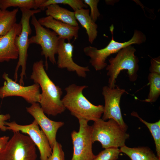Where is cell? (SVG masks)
Masks as SVG:
<instances>
[{
  "instance_id": "obj_30",
  "label": "cell",
  "mask_w": 160,
  "mask_h": 160,
  "mask_svg": "<svg viewBox=\"0 0 160 160\" xmlns=\"http://www.w3.org/2000/svg\"><path fill=\"white\" fill-rule=\"evenodd\" d=\"M9 137L4 136L0 137V153H1L5 148L9 140Z\"/></svg>"
},
{
  "instance_id": "obj_20",
  "label": "cell",
  "mask_w": 160,
  "mask_h": 160,
  "mask_svg": "<svg viewBox=\"0 0 160 160\" xmlns=\"http://www.w3.org/2000/svg\"><path fill=\"white\" fill-rule=\"evenodd\" d=\"M44 0H0V9L6 10L9 7L34 10L39 9Z\"/></svg>"
},
{
  "instance_id": "obj_11",
  "label": "cell",
  "mask_w": 160,
  "mask_h": 160,
  "mask_svg": "<svg viewBox=\"0 0 160 160\" xmlns=\"http://www.w3.org/2000/svg\"><path fill=\"white\" fill-rule=\"evenodd\" d=\"M125 92V89L117 85L113 88L107 86L103 87L102 94L105 103L102 119L104 121L110 119H114L126 131L128 126L124 121L120 106L121 97Z\"/></svg>"
},
{
  "instance_id": "obj_26",
  "label": "cell",
  "mask_w": 160,
  "mask_h": 160,
  "mask_svg": "<svg viewBox=\"0 0 160 160\" xmlns=\"http://www.w3.org/2000/svg\"><path fill=\"white\" fill-rule=\"evenodd\" d=\"M47 160H65V155L61 145L56 141L52 148L51 155Z\"/></svg>"
},
{
  "instance_id": "obj_7",
  "label": "cell",
  "mask_w": 160,
  "mask_h": 160,
  "mask_svg": "<svg viewBox=\"0 0 160 160\" xmlns=\"http://www.w3.org/2000/svg\"><path fill=\"white\" fill-rule=\"evenodd\" d=\"M22 13L20 23L22 25V30L19 35L15 39L16 44L19 50L18 60L15 67L14 78V81H17L18 71L20 67L22 68L20 78L19 81L20 85L24 86L23 78L26 76V62L27 59L28 49L30 44L28 42L29 36L32 33L30 25V20L32 16L40 13L41 11L37 10L20 9Z\"/></svg>"
},
{
  "instance_id": "obj_4",
  "label": "cell",
  "mask_w": 160,
  "mask_h": 160,
  "mask_svg": "<svg viewBox=\"0 0 160 160\" xmlns=\"http://www.w3.org/2000/svg\"><path fill=\"white\" fill-rule=\"evenodd\" d=\"M113 27H110L112 39L105 48L98 49L94 47H85L83 51L85 55L90 57L89 62L96 71H100L107 65L105 62L107 58L111 55L118 52L122 49L133 44H140L146 40L145 35L141 31L135 30L132 38L128 41L119 42L116 41L113 36Z\"/></svg>"
},
{
  "instance_id": "obj_15",
  "label": "cell",
  "mask_w": 160,
  "mask_h": 160,
  "mask_svg": "<svg viewBox=\"0 0 160 160\" xmlns=\"http://www.w3.org/2000/svg\"><path fill=\"white\" fill-rule=\"evenodd\" d=\"M22 30L21 23H16L5 35L0 36V63L8 62L19 57L15 39Z\"/></svg>"
},
{
  "instance_id": "obj_18",
  "label": "cell",
  "mask_w": 160,
  "mask_h": 160,
  "mask_svg": "<svg viewBox=\"0 0 160 160\" xmlns=\"http://www.w3.org/2000/svg\"><path fill=\"white\" fill-rule=\"evenodd\" d=\"M45 13L47 16H50L55 20L70 25L79 26L74 12L60 7L58 4H52L47 7Z\"/></svg>"
},
{
  "instance_id": "obj_3",
  "label": "cell",
  "mask_w": 160,
  "mask_h": 160,
  "mask_svg": "<svg viewBox=\"0 0 160 160\" xmlns=\"http://www.w3.org/2000/svg\"><path fill=\"white\" fill-rule=\"evenodd\" d=\"M135 49L131 45H129L119 50L115 57L109 60L110 64L107 65L106 69L107 75L109 77L108 86L110 88H113L116 86V79L123 70H127L130 81L134 82L136 80L139 60L135 55Z\"/></svg>"
},
{
  "instance_id": "obj_22",
  "label": "cell",
  "mask_w": 160,
  "mask_h": 160,
  "mask_svg": "<svg viewBox=\"0 0 160 160\" xmlns=\"http://www.w3.org/2000/svg\"><path fill=\"white\" fill-rule=\"evenodd\" d=\"M148 79L150 86L149 93L144 101L153 103L156 101L160 95V74L150 72Z\"/></svg>"
},
{
  "instance_id": "obj_2",
  "label": "cell",
  "mask_w": 160,
  "mask_h": 160,
  "mask_svg": "<svg viewBox=\"0 0 160 160\" xmlns=\"http://www.w3.org/2000/svg\"><path fill=\"white\" fill-rule=\"evenodd\" d=\"M88 86L72 84L66 87V94L62 99L65 109L78 120L95 121L103 114L104 106L95 105L92 103L84 95L83 92Z\"/></svg>"
},
{
  "instance_id": "obj_9",
  "label": "cell",
  "mask_w": 160,
  "mask_h": 160,
  "mask_svg": "<svg viewBox=\"0 0 160 160\" xmlns=\"http://www.w3.org/2000/svg\"><path fill=\"white\" fill-rule=\"evenodd\" d=\"M79 121V131L73 130L71 133L73 148L71 160H93L95 155L92 150V127L86 120L80 119Z\"/></svg>"
},
{
  "instance_id": "obj_24",
  "label": "cell",
  "mask_w": 160,
  "mask_h": 160,
  "mask_svg": "<svg viewBox=\"0 0 160 160\" xmlns=\"http://www.w3.org/2000/svg\"><path fill=\"white\" fill-rule=\"evenodd\" d=\"M62 4L69 6L75 12L82 8H87L88 6L81 0H44L40 5L39 9L44 10L48 6L52 4Z\"/></svg>"
},
{
  "instance_id": "obj_1",
  "label": "cell",
  "mask_w": 160,
  "mask_h": 160,
  "mask_svg": "<svg viewBox=\"0 0 160 160\" xmlns=\"http://www.w3.org/2000/svg\"><path fill=\"white\" fill-rule=\"evenodd\" d=\"M30 79L41 88L42 93L39 103L45 113L55 116L65 111L66 109L61 99L63 94L62 89L48 76L42 60L33 63Z\"/></svg>"
},
{
  "instance_id": "obj_23",
  "label": "cell",
  "mask_w": 160,
  "mask_h": 160,
  "mask_svg": "<svg viewBox=\"0 0 160 160\" xmlns=\"http://www.w3.org/2000/svg\"><path fill=\"white\" fill-rule=\"evenodd\" d=\"M131 115L138 118L140 121L148 128L153 138L156 146V155L160 158V120L153 123L148 122L140 117L135 112H133Z\"/></svg>"
},
{
  "instance_id": "obj_6",
  "label": "cell",
  "mask_w": 160,
  "mask_h": 160,
  "mask_svg": "<svg viewBox=\"0 0 160 160\" xmlns=\"http://www.w3.org/2000/svg\"><path fill=\"white\" fill-rule=\"evenodd\" d=\"M13 132L0 153V160H36V145L30 137L19 132Z\"/></svg>"
},
{
  "instance_id": "obj_28",
  "label": "cell",
  "mask_w": 160,
  "mask_h": 160,
  "mask_svg": "<svg viewBox=\"0 0 160 160\" xmlns=\"http://www.w3.org/2000/svg\"><path fill=\"white\" fill-rule=\"evenodd\" d=\"M151 65L149 68L150 72L160 74V57L152 58L151 60Z\"/></svg>"
},
{
  "instance_id": "obj_14",
  "label": "cell",
  "mask_w": 160,
  "mask_h": 160,
  "mask_svg": "<svg viewBox=\"0 0 160 160\" xmlns=\"http://www.w3.org/2000/svg\"><path fill=\"white\" fill-rule=\"evenodd\" d=\"M73 46L69 42L60 39L57 49V67L60 68H66L69 71L75 72L79 77L85 78L86 73L89 71L88 66L83 67L77 64L73 59Z\"/></svg>"
},
{
  "instance_id": "obj_21",
  "label": "cell",
  "mask_w": 160,
  "mask_h": 160,
  "mask_svg": "<svg viewBox=\"0 0 160 160\" xmlns=\"http://www.w3.org/2000/svg\"><path fill=\"white\" fill-rule=\"evenodd\" d=\"M18 11V8L12 11L0 9V36L7 33L16 23Z\"/></svg>"
},
{
  "instance_id": "obj_19",
  "label": "cell",
  "mask_w": 160,
  "mask_h": 160,
  "mask_svg": "<svg viewBox=\"0 0 160 160\" xmlns=\"http://www.w3.org/2000/svg\"><path fill=\"white\" fill-rule=\"evenodd\" d=\"M120 149L121 152L127 155L131 160H160V158L147 146L130 148L125 145Z\"/></svg>"
},
{
  "instance_id": "obj_10",
  "label": "cell",
  "mask_w": 160,
  "mask_h": 160,
  "mask_svg": "<svg viewBox=\"0 0 160 160\" xmlns=\"http://www.w3.org/2000/svg\"><path fill=\"white\" fill-rule=\"evenodd\" d=\"M7 130L19 132L28 135L36 146L40 154V160H47L51 155L52 149L48 139L43 131L40 129L35 120L30 124H19L15 122H5Z\"/></svg>"
},
{
  "instance_id": "obj_12",
  "label": "cell",
  "mask_w": 160,
  "mask_h": 160,
  "mask_svg": "<svg viewBox=\"0 0 160 160\" xmlns=\"http://www.w3.org/2000/svg\"><path fill=\"white\" fill-rule=\"evenodd\" d=\"M2 77L5 80L4 85L0 87V98L16 96L23 97L31 104L39 103L41 98L40 86L37 83L27 86H24L9 78L4 73Z\"/></svg>"
},
{
  "instance_id": "obj_25",
  "label": "cell",
  "mask_w": 160,
  "mask_h": 160,
  "mask_svg": "<svg viewBox=\"0 0 160 160\" xmlns=\"http://www.w3.org/2000/svg\"><path fill=\"white\" fill-rule=\"evenodd\" d=\"M121 152L118 148H105L95 156L93 160H117Z\"/></svg>"
},
{
  "instance_id": "obj_27",
  "label": "cell",
  "mask_w": 160,
  "mask_h": 160,
  "mask_svg": "<svg viewBox=\"0 0 160 160\" xmlns=\"http://www.w3.org/2000/svg\"><path fill=\"white\" fill-rule=\"evenodd\" d=\"M83 1L84 4L90 7L91 10L90 16L92 20L95 23L98 17L100 15L97 8V5L99 0H84Z\"/></svg>"
},
{
  "instance_id": "obj_17",
  "label": "cell",
  "mask_w": 160,
  "mask_h": 160,
  "mask_svg": "<svg viewBox=\"0 0 160 160\" xmlns=\"http://www.w3.org/2000/svg\"><path fill=\"white\" fill-rule=\"evenodd\" d=\"M74 12L76 20L86 30L88 41L92 44L97 36V25L92 20L89 14V10L82 8Z\"/></svg>"
},
{
  "instance_id": "obj_16",
  "label": "cell",
  "mask_w": 160,
  "mask_h": 160,
  "mask_svg": "<svg viewBox=\"0 0 160 160\" xmlns=\"http://www.w3.org/2000/svg\"><path fill=\"white\" fill-rule=\"evenodd\" d=\"M39 23L43 26L53 30L60 39H66L68 42L74 38L76 39L78 37L79 26L70 25L57 20L50 16L42 17L38 20Z\"/></svg>"
},
{
  "instance_id": "obj_5",
  "label": "cell",
  "mask_w": 160,
  "mask_h": 160,
  "mask_svg": "<svg viewBox=\"0 0 160 160\" xmlns=\"http://www.w3.org/2000/svg\"><path fill=\"white\" fill-rule=\"evenodd\" d=\"M91 127L93 143L99 141L105 149L124 146L129 137V134L112 119L106 121L99 119L94 121Z\"/></svg>"
},
{
  "instance_id": "obj_13",
  "label": "cell",
  "mask_w": 160,
  "mask_h": 160,
  "mask_svg": "<svg viewBox=\"0 0 160 160\" xmlns=\"http://www.w3.org/2000/svg\"><path fill=\"white\" fill-rule=\"evenodd\" d=\"M27 111L34 118L47 137L50 145L52 148L57 141V132L64 123L61 121H55L48 118L45 115L40 104L38 103L31 104L26 108Z\"/></svg>"
},
{
  "instance_id": "obj_29",
  "label": "cell",
  "mask_w": 160,
  "mask_h": 160,
  "mask_svg": "<svg viewBox=\"0 0 160 160\" xmlns=\"http://www.w3.org/2000/svg\"><path fill=\"white\" fill-rule=\"evenodd\" d=\"M10 117V116L9 114L5 115L0 114V129L1 131L5 132L7 130L5 122L6 121L9 119Z\"/></svg>"
},
{
  "instance_id": "obj_8",
  "label": "cell",
  "mask_w": 160,
  "mask_h": 160,
  "mask_svg": "<svg viewBox=\"0 0 160 160\" xmlns=\"http://www.w3.org/2000/svg\"><path fill=\"white\" fill-rule=\"evenodd\" d=\"M31 23L34 26L36 34L29 39V44H36L41 47V54L45 57L46 69L48 68L47 59L53 65L56 64L55 55L57 54L60 38L54 31L46 28L39 22L35 15L31 17Z\"/></svg>"
}]
</instances>
